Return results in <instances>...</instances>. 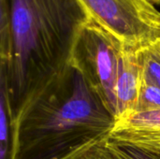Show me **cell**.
Segmentation results:
<instances>
[{"label":"cell","mask_w":160,"mask_h":159,"mask_svg":"<svg viewBox=\"0 0 160 159\" xmlns=\"http://www.w3.org/2000/svg\"><path fill=\"white\" fill-rule=\"evenodd\" d=\"M109 139L142 149L160 145V110L133 112L115 121Z\"/></svg>","instance_id":"5"},{"label":"cell","mask_w":160,"mask_h":159,"mask_svg":"<svg viewBox=\"0 0 160 159\" xmlns=\"http://www.w3.org/2000/svg\"><path fill=\"white\" fill-rule=\"evenodd\" d=\"M108 146L117 159H160V154L117 142L108 138Z\"/></svg>","instance_id":"11"},{"label":"cell","mask_w":160,"mask_h":159,"mask_svg":"<svg viewBox=\"0 0 160 159\" xmlns=\"http://www.w3.org/2000/svg\"><path fill=\"white\" fill-rule=\"evenodd\" d=\"M126 47L91 18L80 30L69 64L85 79L115 119V82Z\"/></svg>","instance_id":"3"},{"label":"cell","mask_w":160,"mask_h":159,"mask_svg":"<svg viewBox=\"0 0 160 159\" xmlns=\"http://www.w3.org/2000/svg\"><path fill=\"white\" fill-rule=\"evenodd\" d=\"M142 82V70L136 52L126 48L115 82V121L134 112Z\"/></svg>","instance_id":"6"},{"label":"cell","mask_w":160,"mask_h":159,"mask_svg":"<svg viewBox=\"0 0 160 159\" xmlns=\"http://www.w3.org/2000/svg\"><path fill=\"white\" fill-rule=\"evenodd\" d=\"M115 124L98 95L70 64L26 102L14 121L13 159H63L109 137Z\"/></svg>","instance_id":"1"},{"label":"cell","mask_w":160,"mask_h":159,"mask_svg":"<svg viewBox=\"0 0 160 159\" xmlns=\"http://www.w3.org/2000/svg\"><path fill=\"white\" fill-rule=\"evenodd\" d=\"M151 3H153L155 6H157V7H158L160 6V0H149Z\"/></svg>","instance_id":"14"},{"label":"cell","mask_w":160,"mask_h":159,"mask_svg":"<svg viewBox=\"0 0 160 159\" xmlns=\"http://www.w3.org/2000/svg\"><path fill=\"white\" fill-rule=\"evenodd\" d=\"M11 0H0V57L8 60L11 51Z\"/></svg>","instance_id":"9"},{"label":"cell","mask_w":160,"mask_h":159,"mask_svg":"<svg viewBox=\"0 0 160 159\" xmlns=\"http://www.w3.org/2000/svg\"><path fill=\"white\" fill-rule=\"evenodd\" d=\"M142 82L160 88V37L135 50Z\"/></svg>","instance_id":"8"},{"label":"cell","mask_w":160,"mask_h":159,"mask_svg":"<svg viewBox=\"0 0 160 159\" xmlns=\"http://www.w3.org/2000/svg\"><path fill=\"white\" fill-rule=\"evenodd\" d=\"M89 17L126 48L137 50L160 37V10L149 0H80Z\"/></svg>","instance_id":"4"},{"label":"cell","mask_w":160,"mask_h":159,"mask_svg":"<svg viewBox=\"0 0 160 159\" xmlns=\"http://www.w3.org/2000/svg\"><path fill=\"white\" fill-rule=\"evenodd\" d=\"M6 67L7 60L0 57V159H13L14 123L9 110Z\"/></svg>","instance_id":"7"},{"label":"cell","mask_w":160,"mask_h":159,"mask_svg":"<svg viewBox=\"0 0 160 159\" xmlns=\"http://www.w3.org/2000/svg\"><path fill=\"white\" fill-rule=\"evenodd\" d=\"M139 148V147H138ZM142 149V148H141ZM144 150H147V151H151V152H155V153H158L160 154V145H157V146H153V147H150V148H146Z\"/></svg>","instance_id":"13"},{"label":"cell","mask_w":160,"mask_h":159,"mask_svg":"<svg viewBox=\"0 0 160 159\" xmlns=\"http://www.w3.org/2000/svg\"><path fill=\"white\" fill-rule=\"evenodd\" d=\"M157 110H160V88L142 82L134 112H145Z\"/></svg>","instance_id":"12"},{"label":"cell","mask_w":160,"mask_h":159,"mask_svg":"<svg viewBox=\"0 0 160 159\" xmlns=\"http://www.w3.org/2000/svg\"><path fill=\"white\" fill-rule=\"evenodd\" d=\"M89 18L80 0H11L6 78L13 123L33 95L69 64Z\"/></svg>","instance_id":"2"},{"label":"cell","mask_w":160,"mask_h":159,"mask_svg":"<svg viewBox=\"0 0 160 159\" xmlns=\"http://www.w3.org/2000/svg\"><path fill=\"white\" fill-rule=\"evenodd\" d=\"M108 138L92 142L63 159H117L108 146Z\"/></svg>","instance_id":"10"}]
</instances>
